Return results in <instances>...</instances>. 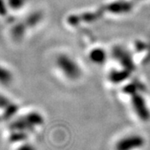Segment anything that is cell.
<instances>
[{"instance_id": "4", "label": "cell", "mask_w": 150, "mask_h": 150, "mask_svg": "<svg viewBox=\"0 0 150 150\" xmlns=\"http://www.w3.org/2000/svg\"><path fill=\"white\" fill-rule=\"evenodd\" d=\"M88 57L93 63L102 64L107 59V54L102 48H94L88 54Z\"/></svg>"}, {"instance_id": "5", "label": "cell", "mask_w": 150, "mask_h": 150, "mask_svg": "<svg viewBox=\"0 0 150 150\" xmlns=\"http://www.w3.org/2000/svg\"><path fill=\"white\" fill-rule=\"evenodd\" d=\"M19 150H34V148L31 146V145L28 144L25 145V146H23L22 148L19 149Z\"/></svg>"}, {"instance_id": "3", "label": "cell", "mask_w": 150, "mask_h": 150, "mask_svg": "<svg viewBox=\"0 0 150 150\" xmlns=\"http://www.w3.org/2000/svg\"><path fill=\"white\" fill-rule=\"evenodd\" d=\"M144 139L137 134L126 136L119 139L115 145V150H136L144 145Z\"/></svg>"}, {"instance_id": "2", "label": "cell", "mask_w": 150, "mask_h": 150, "mask_svg": "<svg viewBox=\"0 0 150 150\" xmlns=\"http://www.w3.org/2000/svg\"><path fill=\"white\" fill-rule=\"evenodd\" d=\"M131 103L134 108V112L138 115V117L143 121L147 122L150 119V110L148 108L144 98L140 93H135L131 95Z\"/></svg>"}, {"instance_id": "1", "label": "cell", "mask_w": 150, "mask_h": 150, "mask_svg": "<svg viewBox=\"0 0 150 150\" xmlns=\"http://www.w3.org/2000/svg\"><path fill=\"white\" fill-rule=\"evenodd\" d=\"M57 66L68 80H78L83 74V70L79 64L68 54L59 55L57 59Z\"/></svg>"}]
</instances>
